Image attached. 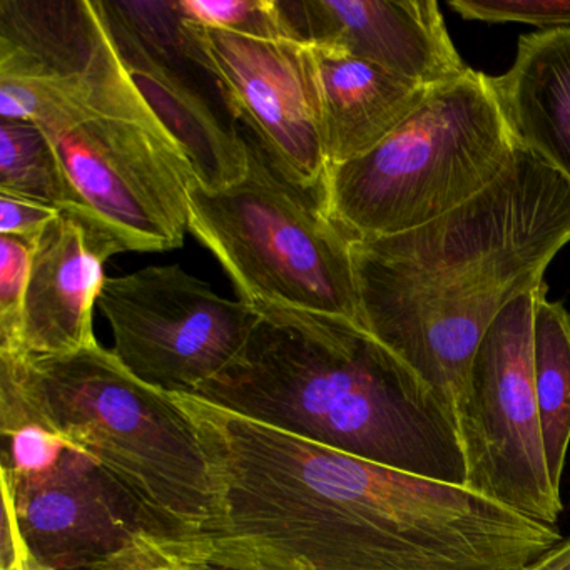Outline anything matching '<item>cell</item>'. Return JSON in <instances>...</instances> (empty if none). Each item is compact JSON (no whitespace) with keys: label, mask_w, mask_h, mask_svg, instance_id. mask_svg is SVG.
<instances>
[{"label":"cell","mask_w":570,"mask_h":570,"mask_svg":"<svg viewBox=\"0 0 570 570\" xmlns=\"http://www.w3.org/2000/svg\"><path fill=\"white\" fill-rule=\"evenodd\" d=\"M205 455L212 502L173 549L226 570H527L562 542L469 487L338 452L173 392Z\"/></svg>","instance_id":"cell-1"},{"label":"cell","mask_w":570,"mask_h":570,"mask_svg":"<svg viewBox=\"0 0 570 570\" xmlns=\"http://www.w3.org/2000/svg\"><path fill=\"white\" fill-rule=\"evenodd\" d=\"M569 243L570 181L520 145L493 185L449 215L352 239L360 325L409 370L465 465L476 346Z\"/></svg>","instance_id":"cell-2"},{"label":"cell","mask_w":570,"mask_h":570,"mask_svg":"<svg viewBox=\"0 0 570 570\" xmlns=\"http://www.w3.org/2000/svg\"><path fill=\"white\" fill-rule=\"evenodd\" d=\"M256 308L245 348L193 395L338 452L466 487L455 436L426 409L409 370L360 323Z\"/></svg>","instance_id":"cell-3"},{"label":"cell","mask_w":570,"mask_h":570,"mask_svg":"<svg viewBox=\"0 0 570 570\" xmlns=\"http://www.w3.org/2000/svg\"><path fill=\"white\" fill-rule=\"evenodd\" d=\"M24 425L91 456L151 535L179 546L208 519L212 489L191 423L112 350L96 343L42 358L0 355V430Z\"/></svg>","instance_id":"cell-4"},{"label":"cell","mask_w":570,"mask_h":570,"mask_svg":"<svg viewBox=\"0 0 570 570\" xmlns=\"http://www.w3.org/2000/svg\"><path fill=\"white\" fill-rule=\"evenodd\" d=\"M517 148L492 76L469 68L372 151L330 168L326 208L353 239L410 232L485 191Z\"/></svg>","instance_id":"cell-5"},{"label":"cell","mask_w":570,"mask_h":570,"mask_svg":"<svg viewBox=\"0 0 570 570\" xmlns=\"http://www.w3.org/2000/svg\"><path fill=\"white\" fill-rule=\"evenodd\" d=\"M245 141L243 179L218 191L193 183L189 233L218 259L242 302L360 323L352 236L283 178L252 136Z\"/></svg>","instance_id":"cell-6"},{"label":"cell","mask_w":570,"mask_h":570,"mask_svg":"<svg viewBox=\"0 0 570 570\" xmlns=\"http://www.w3.org/2000/svg\"><path fill=\"white\" fill-rule=\"evenodd\" d=\"M41 129L78 196L76 213L109 236L119 252L183 246L189 232V188L198 179L128 71Z\"/></svg>","instance_id":"cell-7"},{"label":"cell","mask_w":570,"mask_h":570,"mask_svg":"<svg viewBox=\"0 0 570 570\" xmlns=\"http://www.w3.org/2000/svg\"><path fill=\"white\" fill-rule=\"evenodd\" d=\"M540 285L503 306L473 355L466 487L527 519L557 527L562 500L547 465L533 382Z\"/></svg>","instance_id":"cell-8"},{"label":"cell","mask_w":570,"mask_h":570,"mask_svg":"<svg viewBox=\"0 0 570 570\" xmlns=\"http://www.w3.org/2000/svg\"><path fill=\"white\" fill-rule=\"evenodd\" d=\"M98 308L119 362L163 392L193 393L245 348L258 308L213 292L179 265L106 278Z\"/></svg>","instance_id":"cell-9"},{"label":"cell","mask_w":570,"mask_h":570,"mask_svg":"<svg viewBox=\"0 0 570 570\" xmlns=\"http://www.w3.org/2000/svg\"><path fill=\"white\" fill-rule=\"evenodd\" d=\"M199 36L226 109L283 178L326 208L330 163L308 48L202 26Z\"/></svg>","instance_id":"cell-10"},{"label":"cell","mask_w":570,"mask_h":570,"mask_svg":"<svg viewBox=\"0 0 570 570\" xmlns=\"http://www.w3.org/2000/svg\"><path fill=\"white\" fill-rule=\"evenodd\" d=\"M2 500L29 553L56 570H88L146 532L132 503L78 450L42 475L2 469Z\"/></svg>","instance_id":"cell-11"},{"label":"cell","mask_w":570,"mask_h":570,"mask_svg":"<svg viewBox=\"0 0 570 570\" xmlns=\"http://www.w3.org/2000/svg\"><path fill=\"white\" fill-rule=\"evenodd\" d=\"M296 42L436 88L469 71L435 0H278Z\"/></svg>","instance_id":"cell-12"},{"label":"cell","mask_w":570,"mask_h":570,"mask_svg":"<svg viewBox=\"0 0 570 570\" xmlns=\"http://www.w3.org/2000/svg\"><path fill=\"white\" fill-rule=\"evenodd\" d=\"M119 253L85 216L61 209L36 242L18 352L0 355L42 358L99 343L95 306L106 282L102 266Z\"/></svg>","instance_id":"cell-13"},{"label":"cell","mask_w":570,"mask_h":570,"mask_svg":"<svg viewBox=\"0 0 570 570\" xmlns=\"http://www.w3.org/2000/svg\"><path fill=\"white\" fill-rule=\"evenodd\" d=\"M99 8L129 78L191 163L199 185L218 191L243 179L248 169L245 136L219 118L213 96L206 95L196 76L203 71L149 51L102 0Z\"/></svg>","instance_id":"cell-14"},{"label":"cell","mask_w":570,"mask_h":570,"mask_svg":"<svg viewBox=\"0 0 570 570\" xmlns=\"http://www.w3.org/2000/svg\"><path fill=\"white\" fill-rule=\"evenodd\" d=\"M306 48L330 168L372 151L430 91L373 62L315 46Z\"/></svg>","instance_id":"cell-15"},{"label":"cell","mask_w":570,"mask_h":570,"mask_svg":"<svg viewBox=\"0 0 570 570\" xmlns=\"http://www.w3.org/2000/svg\"><path fill=\"white\" fill-rule=\"evenodd\" d=\"M112 49L99 0H0V78H81Z\"/></svg>","instance_id":"cell-16"},{"label":"cell","mask_w":570,"mask_h":570,"mask_svg":"<svg viewBox=\"0 0 570 570\" xmlns=\"http://www.w3.org/2000/svg\"><path fill=\"white\" fill-rule=\"evenodd\" d=\"M492 86L515 141L570 181V29L522 36Z\"/></svg>","instance_id":"cell-17"},{"label":"cell","mask_w":570,"mask_h":570,"mask_svg":"<svg viewBox=\"0 0 570 570\" xmlns=\"http://www.w3.org/2000/svg\"><path fill=\"white\" fill-rule=\"evenodd\" d=\"M533 382L550 479L560 490L570 446V313L539 286L533 312Z\"/></svg>","instance_id":"cell-18"},{"label":"cell","mask_w":570,"mask_h":570,"mask_svg":"<svg viewBox=\"0 0 570 570\" xmlns=\"http://www.w3.org/2000/svg\"><path fill=\"white\" fill-rule=\"evenodd\" d=\"M0 193L79 212L61 158L35 122L0 121Z\"/></svg>","instance_id":"cell-19"},{"label":"cell","mask_w":570,"mask_h":570,"mask_svg":"<svg viewBox=\"0 0 570 570\" xmlns=\"http://www.w3.org/2000/svg\"><path fill=\"white\" fill-rule=\"evenodd\" d=\"M102 4L149 51L209 76L199 26L183 14L178 0H102Z\"/></svg>","instance_id":"cell-20"},{"label":"cell","mask_w":570,"mask_h":570,"mask_svg":"<svg viewBox=\"0 0 570 570\" xmlns=\"http://www.w3.org/2000/svg\"><path fill=\"white\" fill-rule=\"evenodd\" d=\"M183 14L206 29L263 41H295L278 0H178Z\"/></svg>","instance_id":"cell-21"},{"label":"cell","mask_w":570,"mask_h":570,"mask_svg":"<svg viewBox=\"0 0 570 570\" xmlns=\"http://www.w3.org/2000/svg\"><path fill=\"white\" fill-rule=\"evenodd\" d=\"M36 242L0 235V353H16L21 342L26 296Z\"/></svg>","instance_id":"cell-22"},{"label":"cell","mask_w":570,"mask_h":570,"mask_svg":"<svg viewBox=\"0 0 570 570\" xmlns=\"http://www.w3.org/2000/svg\"><path fill=\"white\" fill-rule=\"evenodd\" d=\"M449 6L469 21L522 22L539 31L570 29V0H449Z\"/></svg>","instance_id":"cell-23"},{"label":"cell","mask_w":570,"mask_h":570,"mask_svg":"<svg viewBox=\"0 0 570 570\" xmlns=\"http://www.w3.org/2000/svg\"><path fill=\"white\" fill-rule=\"evenodd\" d=\"M8 450L2 469L18 475H42L51 472L69 449L61 436L39 425H24L4 435Z\"/></svg>","instance_id":"cell-24"},{"label":"cell","mask_w":570,"mask_h":570,"mask_svg":"<svg viewBox=\"0 0 570 570\" xmlns=\"http://www.w3.org/2000/svg\"><path fill=\"white\" fill-rule=\"evenodd\" d=\"M88 570H196V566L179 556L166 540L142 532Z\"/></svg>","instance_id":"cell-25"},{"label":"cell","mask_w":570,"mask_h":570,"mask_svg":"<svg viewBox=\"0 0 570 570\" xmlns=\"http://www.w3.org/2000/svg\"><path fill=\"white\" fill-rule=\"evenodd\" d=\"M61 209L22 196L0 193V235L38 242L46 226L59 215Z\"/></svg>","instance_id":"cell-26"},{"label":"cell","mask_w":570,"mask_h":570,"mask_svg":"<svg viewBox=\"0 0 570 570\" xmlns=\"http://www.w3.org/2000/svg\"><path fill=\"white\" fill-rule=\"evenodd\" d=\"M527 570H570V537L557 543Z\"/></svg>","instance_id":"cell-27"},{"label":"cell","mask_w":570,"mask_h":570,"mask_svg":"<svg viewBox=\"0 0 570 570\" xmlns=\"http://www.w3.org/2000/svg\"><path fill=\"white\" fill-rule=\"evenodd\" d=\"M24 570H56V569H52V567L45 566V563L38 562V560H36L35 557H32L28 550V557H26Z\"/></svg>","instance_id":"cell-28"},{"label":"cell","mask_w":570,"mask_h":570,"mask_svg":"<svg viewBox=\"0 0 570 570\" xmlns=\"http://www.w3.org/2000/svg\"><path fill=\"white\" fill-rule=\"evenodd\" d=\"M196 570H226V569H218V567H209V566H196Z\"/></svg>","instance_id":"cell-29"}]
</instances>
